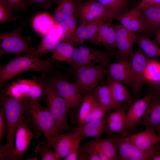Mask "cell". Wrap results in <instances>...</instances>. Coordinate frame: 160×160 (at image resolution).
Instances as JSON below:
<instances>
[{
    "instance_id": "53",
    "label": "cell",
    "mask_w": 160,
    "mask_h": 160,
    "mask_svg": "<svg viewBox=\"0 0 160 160\" xmlns=\"http://www.w3.org/2000/svg\"><path fill=\"white\" fill-rule=\"evenodd\" d=\"M158 7H160V3L159 5V6H158Z\"/></svg>"
},
{
    "instance_id": "1",
    "label": "cell",
    "mask_w": 160,
    "mask_h": 160,
    "mask_svg": "<svg viewBox=\"0 0 160 160\" xmlns=\"http://www.w3.org/2000/svg\"><path fill=\"white\" fill-rule=\"evenodd\" d=\"M28 100H19L7 95L1 97V103L4 111L7 129L6 145L0 147V160L6 158L14 160L15 148L13 139L19 122L25 112Z\"/></svg>"
},
{
    "instance_id": "7",
    "label": "cell",
    "mask_w": 160,
    "mask_h": 160,
    "mask_svg": "<svg viewBox=\"0 0 160 160\" xmlns=\"http://www.w3.org/2000/svg\"><path fill=\"white\" fill-rule=\"evenodd\" d=\"M24 25L11 32L0 33V56L7 52L18 55L31 53L34 50L30 47L21 36Z\"/></svg>"
},
{
    "instance_id": "13",
    "label": "cell",
    "mask_w": 160,
    "mask_h": 160,
    "mask_svg": "<svg viewBox=\"0 0 160 160\" xmlns=\"http://www.w3.org/2000/svg\"><path fill=\"white\" fill-rule=\"evenodd\" d=\"M52 85L65 101L69 109L76 107L82 101L84 95L73 83L59 80Z\"/></svg>"
},
{
    "instance_id": "33",
    "label": "cell",
    "mask_w": 160,
    "mask_h": 160,
    "mask_svg": "<svg viewBox=\"0 0 160 160\" xmlns=\"http://www.w3.org/2000/svg\"><path fill=\"white\" fill-rule=\"evenodd\" d=\"M144 83L150 85L160 82V62L148 58L144 75Z\"/></svg>"
},
{
    "instance_id": "27",
    "label": "cell",
    "mask_w": 160,
    "mask_h": 160,
    "mask_svg": "<svg viewBox=\"0 0 160 160\" xmlns=\"http://www.w3.org/2000/svg\"><path fill=\"white\" fill-rule=\"evenodd\" d=\"M108 85L115 100L120 104L125 102L128 105L131 104L132 98L128 90L123 84L116 81L108 76Z\"/></svg>"
},
{
    "instance_id": "4",
    "label": "cell",
    "mask_w": 160,
    "mask_h": 160,
    "mask_svg": "<svg viewBox=\"0 0 160 160\" xmlns=\"http://www.w3.org/2000/svg\"><path fill=\"white\" fill-rule=\"evenodd\" d=\"M106 65L98 64L79 67L73 83L82 94L92 92L107 73Z\"/></svg>"
},
{
    "instance_id": "25",
    "label": "cell",
    "mask_w": 160,
    "mask_h": 160,
    "mask_svg": "<svg viewBox=\"0 0 160 160\" xmlns=\"http://www.w3.org/2000/svg\"><path fill=\"white\" fill-rule=\"evenodd\" d=\"M34 81L23 79H18L12 83L7 87V95L19 100L26 99L31 87Z\"/></svg>"
},
{
    "instance_id": "41",
    "label": "cell",
    "mask_w": 160,
    "mask_h": 160,
    "mask_svg": "<svg viewBox=\"0 0 160 160\" xmlns=\"http://www.w3.org/2000/svg\"><path fill=\"white\" fill-rule=\"evenodd\" d=\"M43 94V89L41 85L34 81L31 86L28 95L29 99L37 100L41 97Z\"/></svg>"
},
{
    "instance_id": "3",
    "label": "cell",
    "mask_w": 160,
    "mask_h": 160,
    "mask_svg": "<svg viewBox=\"0 0 160 160\" xmlns=\"http://www.w3.org/2000/svg\"><path fill=\"white\" fill-rule=\"evenodd\" d=\"M25 112L35 126L43 133L50 146L53 139L60 132L48 109L41 106L37 100L29 99Z\"/></svg>"
},
{
    "instance_id": "22",
    "label": "cell",
    "mask_w": 160,
    "mask_h": 160,
    "mask_svg": "<svg viewBox=\"0 0 160 160\" xmlns=\"http://www.w3.org/2000/svg\"><path fill=\"white\" fill-rule=\"evenodd\" d=\"M92 92L100 105L107 111L121 107L122 104L114 100L108 85L97 86Z\"/></svg>"
},
{
    "instance_id": "49",
    "label": "cell",
    "mask_w": 160,
    "mask_h": 160,
    "mask_svg": "<svg viewBox=\"0 0 160 160\" xmlns=\"http://www.w3.org/2000/svg\"><path fill=\"white\" fill-rule=\"evenodd\" d=\"M150 85L151 92H153L155 95L160 97V82Z\"/></svg>"
},
{
    "instance_id": "50",
    "label": "cell",
    "mask_w": 160,
    "mask_h": 160,
    "mask_svg": "<svg viewBox=\"0 0 160 160\" xmlns=\"http://www.w3.org/2000/svg\"><path fill=\"white\" fill-rule=\"evenodd\" d=\"M153 41L157 44L160 45V28L156 31L155 38Z\"/></svg>"
},
{
    "instance_id": "12",
    "label": "cell",
    "mask_w": 160,
    "mask_h": 160,
    "mask_svg": "<svg viewBox=\"0 0 160 160\" xmlns=\"http://www.w3.org/2000/svg\"><path fill=\"white\" fill-rule=\"evenodd\" d=\"M118 152V159L121 160H150L149 152L143 151L124 137L113 136Z\"/></svg>"
},
{
    "instance_id": "37",
    "label": "cell",
    "mask_w": 160,
    "mask_h": 160,
    "mask_svg": "<svg viewBox=\"0 0 160 160\" xmlns=\"http://www.w3.org/2000/svg\"><path fill=\"white\" fill-rule=\"evenodd\" d=\"M78 114L79 124L95 107L100 105L92 92L84 96Z\"/></svg>"
},
{
    "instance_id": "19",
    "label": "cell",
    "mask_w": 160,
    "mask_h": 160,
    "mask_svg": "<svg viewBox=\"0 0 160 160\" xmlns=\"http://www.w3.org/2000/svg\"><path fill=\"white\" fill-rule=\"evenodd\" d=\"M119 60L118 62L113 63L109 66L107 71L108 76L123 84L130 85L131 61Z\"/></svg>"
},
{
    "instance_id": "21",
    "label": "cell",
    "mask_w": 160,
    "mask_h": 160,
    "mask_svg": "<svg viewBox=\"0 0 160 160\" xmlns=\"http://www.w3.org/2000/svg\"><path fill=\"white\" fill-rule=\"evenodd\" d=\"M141 124L157 127L160 125V97L153 95L141 119Z\"/></svg>"
},
{
    "instance_id": "34",
    "label": "cell",
    "mask_w": 160,
    "mask_h": 160,
    "mask_svg": "<svg viewBox=\"0 0 160 160\" xmlns=\"http://www.w3.org/2000/svg\"><path fill=\"white\" fill-rule=\"evenodd\" d=\"M90 142L103 153L109 160H115L118 159L116 144L111 137L102 140L95 139Z\"/></svg>"
},
{
    "instance_id": "43",
    "label": "cell",
    "mask_w": 160,
    "mask_h": 160,
    "mask_svg": "<svg viewBox=\"0 0 160 160\" xmlns=\"http://www.w3.org/2000/svg\"><path fill=\"white\" fill-rule=\"evenodd\" d=\"M83 139L79 137L72 147L67 156L64 159L65 160H77V155L80 143Z\"/></svg>"
},
{
    "instance_id": "26",
    "label": "cell",
    "mask_w": 160,
    "mask_h": 160,
    "mask_svg": "<svg viewBox=\"0 0 160 160\" xmlns=\"http://www.w3.org/2000/svg\"><path fill=\"white\" fill-rule=\"evenodd\" d=\"M126 110V105L121 107L107 116L106 125L109 131L121 133L125 124Z\"/></svg>"
},
{
    "instance_id": "28",
    "label": "cell",
    "mask_w": 160,
    "mask_h": 160,
    "mask_svg": "<svg viewBox=\"0 0 160 160\" xmlns=\"http://www.w3.org/2000/svg\"><path fill=\"white\" fill-rule=\"evenodd\" d=\"M108 18L100 19L78 27L77 36L78 44H81L86 41H90L94 37L102 23Z\"/></svg>"
},
{
    "instance_id": "2",
    "label": "cell",
    "mask_w": 160,
    "mask_h": 160,
    "mask_svg": "<svg viewBox=\"0 0 160 160\" xmlns=\"http://www.w3.org/2000/svg\"><path fill=\"white\" fill-rule=\"evenodd\" d=\"M52 65L49 61L41 60L31 53H26L0 67V85L25 71L47 72Z\"/></svg>"
},
{
    "instance_id": "32",
    "label": "cell",
    "mask_w": 160,
    "mask_h": 160,
    "mask_svg": "<svg viewBox=\"0 0 160 160\" xmlns=\"http://www.w3.org/2000/svg\"><path fill=\"white\" fill-rule=\"evenodd\" d=\"M73 45L65 41L61 42L52 52V57L57 61L71 64L75 49Z\"/></svg>"
},
{
    "instance_id": "40",
    "label": "cell",
    "mask_w": 160,
    "mask_h": 160,
    "mask_svg": "<svg viewBox=\"0 0 160 160\" xmlns=\"http://www.w3.org/2000/svg\"><path fill=\"white\" fill-rule=\"evenodd\" d=\"M11 10L0 1V21L3 22L16 20L17 17L13 15Z\"/></svg>"
},
{
    "instance_id": "14",
    "label": "cell",
    "mask_w": 160,
    "mask_h": 160,
    "mask_svg": "<svg viewBox=\"0 0 160 160\" xmlns=\"http://www.w3.org/2000/svg\"><path fill=\"white\" fill-rule=\"evenodd\" d=\"M15 133L14 160H20L22 159V156L33 136L30 127L23 116L18 123Z\"/></svg>"
},
{
    "instance_id": "29",
    "label": "cell",
    "mask_w": 160,
    "mask_h": 160,
    "mask_svg": "<svg viewBox=\"0 0 160 160\" xmlns=\"http://www.w3.org/2000/svg\"><path fill=\"white\" fill-rule=\"evenodd\" d=\"M135 43L140 47L145 54L148 58L160 57V47L153 41L148 36L137 34Z\"/></svg>"
},
{
    "instance_id": "16",
    "label": "cell",
    "mask_w": 160,
    "mask_h": 160,
    "mask_svg": "<svg viewBox=\"0 0 160 160\" xmlns=\"http://www.w3.org/2000/svg\"><path fill=\"white\" fill-rule=\"evenodd\" d=\"M115 18L123 27L131 31L138 33L147 31L146 23L139 10L133 9L127 10Z\"/></svg>"
},
{
    "instance_id": "24",
    "label": "cell",
    "mask_w": 160,
    "mask_h": 160,
    "mask_svg": "<svg viewBox=\"0 0 160 160\" xmlns=\"http://www.w3.org/2000/svg\"><path fill=\"white\" fill-rule=\"evenodd\" d=\"M63 38V41L72 45L79 44L77 36V18L74 14L57 23Z\"/></svg>"
},
{
    "instance_id": "45",
    "label": "cell",
    "mask_w": 160,
    "mask_h": 160,
    "mask_svg": "<svg viewBox=\"0 0 160 160\" xmlns=\"http://www.w3.org/2000/svg\"><path fill=\"white\" fill-rule=\"evenodd\" d=\"M55 1L56 0H26L27 4L36 5L45 9L50 7Z\"/></svg>"
},
{
    "instance_id": "23",
    "label": "cell",
    "mask_w": 160,
    "mask_h": 160,
    "mask_svg": "<svg viewBox=\"0 0 160 160\" xmlns=\"http://www.w3.org/2000/svg\"><path fill=\"white\" fill-rule=\"evenodd\" d=\"M56 1L57 6L52 16L57 23L74 15L81 2L78 0H56Z\"/></svg>"
},
{
    "instance_id": "31",
    "label": "cell",
    "mask_w": 160,
    "mask_h": 160,
    "mask_svg": "<svg viewBox=\"0 0 160 160\" xmlns=\"http://www.w3.org/2000/svg\"><path fill=\"white\" fill-rule=\"evenodd\" d=\"M147 24V31L150 33L156 32L160 28V8L147 7L140 10Z\"/></svg>"
},
{
    "instance_id": "38",
    "label": "cell",
    "mask_w": 160,
    "mask_h": 160,
    "mask_svg": "<svg viewBox=\"0 0 160 160\" xmlns=\"http://www.w3.org/2000/svg\"><path fill=\"white\" fill-rule=\"evenodd\" d=\"M36 155H39L43 160H58L60 159L52 151L49 144L43 141L39 143L36 146L35 151Z\"/></svg>"
},
{
    "instance_id": "17",
    "label": "cell",
    "mask_w": 160,
    "mask_h": 160,
    "mask_svg": "<svg viewBox=\"0 0 160 160\" xmlns=\"http://www.w3.org/2000/svg\"><path fill=\"white\" fill-rule=\"evenodd\" d=\"M145 126L143 131L124 138L140 149L149 152L156 143L160 141V136L156 134L153 127Z\"/></svg>"
},
{
    "instance_id": "51",
    "label": "cell",
    "mask_w": 160,
    "mask_h": 160,
    "mask_svg": "<svg viewBox=\"0 0 160 160\" xmlns=\"http://www.w3.org/2000/svg\"><path fill=\"white\" fill-rule=\"evenodd\" d=\"M155 131L156 134L160 136V125L156 127Z\"/></svg>"
},
{
    "instance_id": "15",
    "label": "cell",
    "mask_w": 160,
    "mask_h": 160,
    "mask_svg": "<svg viewBox=\"0 0 160 160\" xmlns=\"http://www.w3.org/2000/svg\"><path fill=\"white\" fill-rule=\"evenodd\" d=\"M113 19L108 18L102 23L89 41L91 43L103 46L110 49H117L116 33L112 24Z\"/></svg>"
},
{
    "instance_id": "30",
    "label": "cell",
    "mask_w": 160,
    "mask_h": 160,
    "mask_svg": "<svg viewBox=\"0 0 160 160\" xmlns=\"http://www.w3.org/2000/svg\"><path fill=\"white\" fill-rule=\"evenodd\" d=\"M56 24L52 16L45 13L37 15L32 21L34 30L42 35L47 34Z\"/></svg>"
},
{
    "instance_id": "52",
    "label": "cell",
    "mask_w": 160,
    "mask_h": 160,
    "mask_svg": "<svg viewBox=\"0 0 160 160\" xmlns=\"http://www.w3.org/2000/svg\"><path fill=\"white\" fill-rule=\"evenodd\" d=\"M79 1L81 2L80 1H82L83 2L86 1L88 0H78Z\"/></svg>"
},
{
    "instance_id": "11",
    "label": "cell",
    "mask_w": 160,
    "mask_h": 160,
    "mask_svg": "<svg viewBox=\"0 0 160 160\" xmlns=\"http://www.w3.org/2000/svg\"><path fill=\"white\" fill-rule=\"evenodd\" d=\"M154 95L153 92H151L143 98L135 101L130 107L126 113L124 127L120 133L124 137L136 126Z\"/></svg>"
},
{
    "instance_id": "47",
    "label": "cell",
    "mask_w": 160,
    "mask_h": 160,
    "mask_svg": "<svg viewBox=\"0 0 160 160\" xmlns=\"http://www.w3.org/2000/svg\"><path fill=\"white\" fill-rule=\"evenodd\" d=\"M6 123L4 111L1 108L0 109V142H1L3 138L5 130Z\"/></svg>"
},
{
    "instance_id": "48",
    "label": "cell",
    "mask_w": 160,
    "mask_h": 160,
    "mask_svg": "<svg viewBox=\"0 0 160 160\" xmlns=\"http://www.w3.org/2000/svg\"><path fill=\"white\" fill-rule=\"evenodd\" d=\"M88 159L87 154L83 146L79 145L77 155V160H88Z\"/></svg>"
},
{
    "instance_id": "10",
    "label": "cell",
    "mask_w": 160,
    "mask_h": 160,
    "mask_svg": "<svg viewBox=\"0 0 160 160\" xmlns=\"http://www.w3.org/2000/svg\"><path fill=\"white\" fill-rule=\"evenodd\" d=\"M116 34V56L118 59L131 61L133 53V45L138 33L131 31L121 25H115Z\"/></svg>"
},
{
    "instance_id": "42",
    "label": "cell",
    "mask_w": 160,
    "mask_h": 160,
    "mask_svg": "<svg viewBox=\"0 0 160 160\" xmlns=\"http://www.w3.org/2000/svg\"><path fill=\"white\" fill-rule=\"evenodd\" d=\"M11 10L20 9L27 5L26 0H0Z\"/></svg>"
},
{
    "instance_id": "8",
    "label": "cell",
    "mask_w": 160,
    "mask_h": 160,
    "mask_svg": "<svg viewBox=\"0 0 160 160\" xmlns=\"http://www.w3.org/2000/svg\"><path fill=\"white\" fill-rule=\"evenodd\" d=\"M74 14L80 25L103 18H113L106 8L97 0L81 2Z\"/></svg>"
},
{
    "instance_id": "44",
    "label": "cell",
    "mask_w": 160,
    "mask_h": 160,
    "mask_svg": "<svg viewBox=\"0 0 160 160\" xmlns=\"http://www.w3.org/2000/svg\"><path fill=\"white\" fill-rule=\"evenodd\" d=\"M160 3V0H142L134 9L140 10L143 9L153 7H158Z\"/></svg>"
},
{
    "instance_id": "36",
    "label": "cell",
    "mask_w": 160,
    "mask_h": 160,
    "mask_svg": "<svg viewBox=\"0 0 160 160\" xmlns=\"http://www.w3.org/2000/svg\"><path fill=\"white\" fill-rule=\"evenodd\" d=\"M50 37L47 34L43 35L39 47L31 53L34 56L39 57L44 54L52 52L61 42Z\"/></svg>"
},
{
    "instance_id": "9",
    "label": "cell",
    "mask_w": 160,
    "mask_h": 160,
    "mask_svg": "<svg viewBox=\"0 0 160 160\" xmlns=\"http://www.w3.org/2000/svg\"><path fill=\"white\" fill-rule=\"evenodd\" d=\"M148 57L140 48L133 52L131 60L130 86L135 101L139 99L143 84L144 71Z\"/></svg>"
},
{
    "instance_id": "20",
    "label": "cell",
    "mask_w": 160,
    "mask_h": 160,
    "mask_svg": "<svg viewBox=\"0 0 160 160\" xmlns=\"http://www.w3.org/2000/svg\"><path fill=\"white\" fill-rule=\"evenodd\" d=\"M79 137L72 133H59L53 139L50 146L60 159H64Z\"/></svg>"
},
{
    "instance_id": "18",
    "label": "cell",
    "mask_w": 160,
    "mask_h": 160,
    "mask_svg": "<svg viewBox=\"0 0 160 160\" xmlns=\"http://www.w3.org/2000/svg\"><path fill=\"white\" fill-rule=\"evenodd\" d=\"M107 116L102 119L94 120L79 125L72 133L83 138L89 137L99 139L105 129Z\"/></svg>"
},
{
    "instance_id": "6",
    "label": "cell",
    "mask_w": 160,
    "mask_h": 160,
    "mask_svg": "<svg viewBox=\"0 0 160 160\" xmlns=\"http://www.w3.org/2000/svg\"><path fill=\"white\" fill-rule=\"evenodd\" d=\"M109 58L106 52L86 47L75 48L71 64L75 70L84 66L98 64L107 65Z\"/></svg>"
},
{
    "instance_id": "35",
    "label": "cell",
    "mask_w": 160,
    "mask_h": 160,
    "mask_svg": "<svg viewBox=\"0 0 160 160\" xmlns=\"http://www.w3.org/2000/svg\"><path fill=\"white\" fill-rule=\"evenodd\" d=\"M108 11L113 18L127 10L128 0H97Z\"/></svg>"
},
{
    "instance_id": "39",
    "label": "cell",
    "mask_w": 160,
    "mask_h": 160,
    "mask_svg": "<svg viewBox=\"0 0 160 160\" xmlns=\"http://www.w3.org/2000/svg\"><path fill=\"white\" fill-rule=\"evenodd\" d=\"M107 111L100 105H97L85 117L79 124V125L104 118L106 116L105 113Z\"/></svg>"
},
{
    "instance_id": "5",
    "label": "cell",
    "mask_w": 160,
    "mask_h": 160,
    "mask_svg": "<svg viewBox=\"0 0 160 160\" xmlns=\"http://www.w3.org/2000/svg\"><path fill=\"white\" fill-rule=\"evenodd\" d=\"M45 89L47 96L48 108L54 118L60 132L68 128V114L69 109L64 100L52 85L47 84Z\"/></svg>"
},
{
    "instance_id": "46",
    "label": "cell",
    "mask_w": 160,
    "mask_h": 160,
    "mask_svg": "<svg viewBox=\"0 0 160 160\" xmlns=\"http://www.w3.org/2000/svg\"><path fill=\"white\" fill-rule=\"evenodd\" d=\"M149 152L150 160H160V141L156 143Z\"/></svg>"
}]
</instances>
